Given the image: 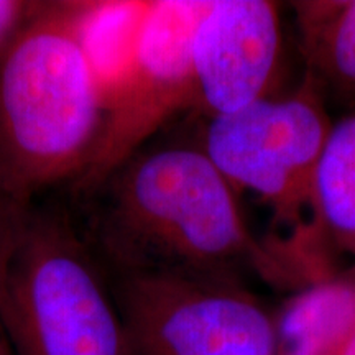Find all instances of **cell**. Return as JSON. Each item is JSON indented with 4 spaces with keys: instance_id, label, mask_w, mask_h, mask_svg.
<instances>
[{
    "instance_id": "cell-1",
    "label": "cell",
    "mask_w": 355,
    "mask_h": 355,
    "mask_svg": "<svg viewBox=\"0 0 355 355\" xmlns=\"http://www.w3.org/2000/svg\"><path fill=\"white\" fill-rule=\"evenodd\" d=\"M86 235L109 275L239 278L255 268L283 283L248 230L237 191L201 141L146 145L89 194Z\"/></svg>"
},
{
    "instance_id": "cell-2",
    "label": "cell",
    "mask_w": 355,
    "mask_h": 355,
    "mask_svg": "<svg viewBox=\"0 0 355 355\" xmlns=\"http://www.w3.org/2000/svg\"><path fill=\"white\" fill-rule=\"evenodd\" d=\"M79 0L42 2L0 60V188L12 206L78 180L105 119L79 33Z\"/></svg>"
},
{
    "instance_id": "cell-3",
    "label": "cell",
    "mask_w": 355,
    "mask_h": 355,
    "mask_svg": "<svg viewBox=\"0 0 355 355\" xmlns=\"http://www.w3.org/2000/svg\"><path fill=\"white\" fill-rule=\"evenodd\" d=\"M0 322L13 355H133L86 234L37 201L13 206L0 227Z\"/></svg>"
},
{
    "instance_id": "cell-4",
    "label": "cell",
    "mask_w": 355,
    "mask_h": 355,
    "mask_svg": "<svg viewBox=\"0 0 355 355\" xmlns=\"http://www.w3.org/2000/svg\"><path fill=\"white\" fill-rule=\"evenodd\" d=\"M332 122L313 78L283 99L257 101L237 112L206 119L204 152L237 191H250L275 219L304 227L313 214V180Z\"/></svg>"
},
{
    "instance_id": "cell-5",
    "label": "cell",
    "mask_w": 355,
    "mask_h": 355,
    "mask_svg": "<svg viewBox=\"0 0 355 355\" xmlns=\"http://www.w3.org/2000/svg\"><path fill=\"white\" fill-rule=\"evenodd\" d=\"M133 355H273L272 313L239 278L110 275Z\"/></svg>"
},
{
    "instance_id": "cell-6",
    "label": "cell",
    "mask_w": 355,
    "mask_h": 355,
    "mask_svg": "<svg viewBox=\"0 0 355 355\" xmlns=\"http://www.w3.org/2000/svg\"><path fill=\"white\" fill-rule=\"evenodd\" d=\"M207 0H150L132 68L105 109L91 162L73 183L87 198L173 117L196 110L191 43Z\"/></svg>"
},
{
    "instance_id": "cell-7",
    "label": "cell",
    "mask_w": 355,
    "mask_h": 355,
    "mask_svg": "<svg viewBox=\"0 0 355 355\" xmlns=\"http://www.w3.org/2000/svg\"><path fill=\"white\" fill-rule=\"evenodd\" d=\"M282 51L278 7L268 0H207L191 43L196 112H237L272 92Z\"/></svg>"
},
{
    "instance_id": "cell-8",
    "label": "cell",
    "mask_w": 355,
    "mask_h": 355,
    "mask_svg": "<svg viewBox=\"0 0 355 355\" xmlns=\"http://www.w3.org/2000/svg\"><path fill=\"white\" fill-rule=\"evenodd\" d=\"M272 319L273 355H337L355 331V268L293 291Z\"/></svg>"
},
{
    "instance_id": "cell-9",
    "label": "cell",
    "mask_w": 355,
    "mask_h": 355,
    "mask_svg": "<svg viewBox=\"0 0 355 355\" xmlns=\"http://www.w3.org/2000/svg\"><path fill=\"white\" fill-rule=\"evenodd\" d=\"M306 74L322 89L355 97V0L293 2Z\"/></svg>"
},
{
    "instance_id": "cell-10",
    "label": "cell",
    "mask_w": 355,
    "mask_h": 355,
    "mask_svg": "<svg viewBox=\"0 0 355 355\" xmlns=\"http://www.w3.org/2000/svg\"><path fill=\"white\" fill-rule=\"evenodd\" d=\"M150 0H79V33L107 109L132 68Z\"/></svg>"
},
{
    "instance_id": "cell-11",
    "label": "cell",
    "mask_w": 355,
    "mask_h": 355,
    "mask_svg": "<svg viewBox=\"0 0 355 355\" xmlns=\"http://www.w3.org/2000/svg\"><path fill=\"white\" fill-rule=\"evenodd\" d=\"M311 199L318 229L337 250L355 259V110L332 123Z\"/></svg>"
},
{
    "instance_id": "cell-12",
    "label": "cell",
    "mask_w": 355,
    "mask_h": 355,
    "mask_svg": "<svg viewBox=\"0 0 355 355\" xmlns=\"http://www.w3.org/2000/svg\"><path fill=\"white\" fill-rule=\"evenodd\" d=\"M40 7L42 0H0V60Z\"/></svg>"
},
{
    "instance_id": "cell-13",
    "label": "cell",
    "mask_w": 355,
    "mask_h": 355,
    "mask_svg": "<svg viewBox=\"0 0 355 355\" xmlns=\"http://www.w3.org/2000/svg\"><path fill=\"white\" fill-rule=\"evenodd\" d=\"M12 207L13 206L7 201L6 196H3V193H2V188H0V227H2V224L6 222L8 212H10Z\"/></svg>"
},
{
    "instance_id": "cell-14",
    "label": "cell",
    "mask_w": 355,
    "mask_h": 355,
    "mask_svg": "<svg viewBox=\"0 0 355 355\" xmlns=\"http://www.w3.org/2000/svg\"><path fill=\"white\" fill-rule=\"evenodd\" d=\"M0 355H13L10 344H8L7 334L6 331H3L2 322H0Z\"/></svg>"
},
{
    "instance_id": "cell-15",
    "label": "cell",
    "mask_w": 355,
    "mask_h": 355,
    "mask_svg": "<svg viewBox=\"0 0 355 355\" xmlns=\"http://www.w3.org/2000/svg\"><path fill=\"white\" fill-rule=\"evenodd\" d=\"M337 355H355V331L350 334L347 343L343 345V349L337 352Z\"/></svg>"
}]
</instances>
